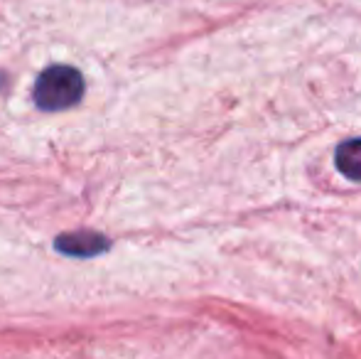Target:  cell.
<instances>
[{
  "mask_svg": "<svg viewBox=\"0 0 361 359\" xmlns=\"http://www.w3.org/2000/svg\"><path fill=\"white\" fill-rule=\"evenodd\" d=\"M32 99L42 111H67L84 99V77L69 64H52L37 77Z\"/></svg>",
  "mask_w": 361,
  "mask_h": 359,
  "instance_id": "6da1fadb",
  "label": "cell"
},
{
  "mask_svg": "<svg viewBox=\"0 0 361 359\" xmlns=\"http://www.w3.org/2000/svg\"><path fill=\"white\" fill-rule=\"evenodd\" d=\"M106 249H109V239L89 229L69 231V234L57 236V251L74 256V259H91V256L101 254Z\"/></svg>",
  "mask_w": 361,
  "mask_h": 359,
  "instance_id": "7a4b0ae2",
  "label": "cell"
},
{
  "mask_svg": "<svg viewBox=\"0 0 361 359\" xmlns=\"http://www.w3.org/2000/svg\"><path fill=\"white\" fill-rule=\"evenodd\" d=\"M337 170L352 182H361V138H349L337 145L334 153Z\"/></svg>",
  "mask_w": 361,
  "mask_h": 359,
  "instance_id": "3957f363",
  "label": "cell"
},
{
  "mask_svg": "<svg viewBox=\"0 0 361 359\" xmlns=\"http://www.w3.org/2000/svg\"><path fill=\"white\" fill-rule=\"evenodd\" d=\"M5 82H8V79H5V74H3V72H0V89H3V87H5Z\"/></svg>",
  "mask_w": 361,
  "mask_h": 359,
  "instance_id": "277c9868",
  "label": "cell"
}]
</instances>
